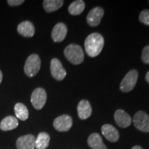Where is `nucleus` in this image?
Listing matches in <instances>:
<instances>
[{"label": "nucleus", "mask_w": 149, "mask_h": 149, "mask_svg": "<svg viewBox=\"0 0 149 149\" xmlns=\"http://www.w3.org/2000/svg\"><path fill=\"white\" fill-rule=\"evenodd\" d=\"M15 114L16 118L22 121H25L29 118V113L27 107L22 103H17L15 104L14 108Z\"/></svg>", "instance_id": "412c9836"}, {"label": "nucleus", "mask_w": 149, "mask_h": 149, "mask_svg": "<svg viewBox=\"0 0 149 149\" xmlns=\"http://www.w3.org/2000/svg\"><path fill=\"white\" fill-rule=\"evenodd\" d=\"M131 149H143V148L140 146H134Z\"/></svg>", "instance_id": "a878e982"}, {"label": "nucleus", "mask_w": 149, "mask_h": 149, "mask_svg": "<svg viewBox=\"0 0 149 149\" xmlns=\"http://www.w3.org/2000/svg\"><path fill=\"white\" fill-rule=\"evenodd\" d=\"M102 133L108 141L116 142L120 138V134L115 126L111 124H104L102 127Z\"/></svg>", "instance_id": "ddd939ff"}, {"label": "nucleus", "mask_w": 149, "mask_h": 149, "mask_svg": "<svg viewBox=\"0 0 149 149\" xmlns=\"http://www.w3.org/2000/svg\"><path fill=\"white\" fill-rule=\"evenodd\" d=\"M7 2L10 6H19L24 2V0H8Z\"/></svg>", "instance_id": "b1692460"}, {"label": "nucleus", "mask_w": 149, "mask_h": 149, "mask_svg": "<svg viewBox=\"0 0 149 149\" xmlns=\"http://www.w3.org/2000/svg\"><path fill=\"white\" fill-rule=\"evenodd\" d=\"M64 2L62 0H44L43 1V6L46 12L51 13L59 10L64 4Z\"/></svg>", "instance_id": "6ab92c4d"}, {"label": "nucleus", "mask_w": 149, "mask_h": 149, "mask_svg": "<svg viewBox=\"0 0 149 149\" xmlns=\"http://www.w3.org/2000/svg\"><path fill=\"white\" fill-rule=\"evenodd\" d=\"M88 144L92 149H107L104 144L103 139L99 133H95L89 135L88 138Z\"/></svg>", "instance_id": "dca6fc26"}, {"label": "nucleus", "mask_w": 149, "mask_h": 149, "mask_svg": "<svg viewBox=\"0 0 149 149\" xmlns=\"http://www.w3.org/2000/svg\"><path fill=\"white\" fill-rule=\"evenodd\" d=\"M104 14V9L101 7H95L91 9L87 15L86 21L89 26L93 27L97 26L101 22Z\"/></svg>", "instance_id": "1a4fd4ad"}, {"label": "nucleus", "mask_w": 149, "mask_h": 149, "mask_svg": "<svg viewBox=\"0 0 149 149\" xmlns=\"http://www.w3.org/2000/svg\"><path fill=\"white\" fill-rule=\"evenodd\" d=\"M141 60L144 64H149V45L146 46L143 48L141 53Z\"/></svg>", "instance_id": "5701e85b"}, {"label": "nucleus", "mask_w": 149, "mask_h": 149, "mask_svg": "<svg viewBox=\"0 0 149 149\" xmlns=\"http://www.w3.org/2000/svg\"><path fill=\"white\" fill-rule=\"evenodd\" d=\"M145 79H146L147 82L149 84V70L147 72V73L146 74V77H145Z\"/></svg>", "instance_id": "393cba45"}, {"label": "nucleus", "mask_w": 149, "mask_h": 149, "mask_svg": "<svg viewBox=\"0 0 149 149\" xmlns=\"http://www.w3.org/2000/svg\"><path fill=\"white\" fill-rule=\"evenodd\" d=\"M31 104L36 110H41L45 106L47 100V94L42 88H37L31 95Z\"/></svg>", "instance_id": "423d86ee"}, {"label": "nucleus", "mask_w": 149, "mask_h": 149, "mask_svg": "<svg viewBox=\"0 0 149 149\" xmlns=\"http://www.w3.org/2000/svg\"><path fill=\"white\" fill-rule=\"evenodd\" d=\"M85 6V2L82 0L74 1L68 6V13L71 15H79L84 10Z\"/></svg>", "instance_id": "aec40b11"}, {"label": "nucleus", "mask_w": 149, "mask_h": 149, "mask_svg": "<svg viewBox=\"0 0 149 149\" xmlns=\"http://www.w3.org/2000/svg\"><path fill=\"white\" fill-rule=\"evenodd\" d=\"M50 140H51V137L47 133L42 132L39 133L35 139V148L46 149L49 145Z\"/></svg>", "instance_id": "a211bd4d"}, {"label": "nucleus", "mask_w": 149, "mask_h": 149, "mask_svg": "<svg viewBox=\"0 0 149 149\" xmlns=\"http://www.w3.org/2000/svg\"><path fill=\"white\" fill-rule=\"evenodd\" d=\"M114 118L118 126L122 128L128 127L132 123V119L130 115L122 109H118L115 112Z\"/></svg>", "instance_id": "9d476101"}, {"label": "nucleus", "mask_w": 149, "mask_h": 149, "mask_svg": "<svg viewBox=\"0 0 149 149\" xmlns=\"http://www.w3.org/2000/svg\"><path fill=\"white\" fill-rule=\"evenodd\" d=\"M64 55L66 58L74 65L81 64L84 59V53L83 49L79 45L70 44L64 49Z\"/></svg>", "instance_id": "f03ea898"}, {"label": "nucleus", "mask_w": 149, "mask_h": 149, "mask_svg": "<svg viewBox=\"0 0 149 149\" xmlns=\"http://www.w3.org/2000/svg\"><path fill=\"white\" fill-rule=\"evenodd\" d=\"M139 73L137 70H130L125 77L123 78L121 81L120 88L122 92L128 93L131 91L135 88L137 79H138Z\"/></svg>", "instance_id": "20e7f679"}, {"label": "nucleus", "mask_w": 149, "mask_h": 149, "mask_svg": "<svg viewBox=\"0 0 149 149\" xmlns=\"http://www.w3.org/2000/svg\"><path fill=\"white\" fill-rule=\"evenodd\" d=\"M78 116L81 120H86L91 116L92 108L88 100H82L79 102L77 106Z\"/></svg>", "instance_id": "4468645a"}, {"label": "nucleus", "mask_w": 149, "mask_h": 149, "mask_svg": "<svg viewBox=\"0 0 149 149\" xmlns=\"http://www.w3.org/2000/svg\"><path fill=\"white\" fill-rule=\"evenodd\" d=\"M104 46V37L98 33H91L86 37L84 42L86 53L91 57H97L100 55Z\"/></svg>", "instance_id": "f257e3e1"}, {"label": "nucleus", "mask_w": 149, "mask_h": 149, "mask_svg": "<svg viewBox=\"0 0 149 149\" xmlns=\"http://www.w3.org/2000/svg\"><path fill=\"white\" fill-rule=\"evenodd\" d=\"M18 120L15 117L8 116L3 118L0 123V128L3 131L13 130L18 126Z\"/></svg>", "instance_id": "f3484780"}, {"label": "nucleus", "mask_w": 149, "mask_h": 149, "mask_svg": "<svg viewBox=\"0 0 149 149\" xmlns=\"http://www.w3.org/2000/svg\"><path fill=\"white\" fill-rule=\"evenodd\" d=\"M51 72L56 80L61 81L66 76V71L61 61L57 58H53L51 61Z\"/></svg>", "instance_id": "6e6552de"}, {"label": "nucleus", "mask_w": 149, "mask_h": 149, "mask_svg": "<svg viewBox=\"0 0 149 149\" xmlns=\"http://www.w3.org/2000/svg\"><path fill=\"white\" fill-rule=\"evenodd\" d=\"M17 32L25 37H32L35 35V26L32 22L29 21L22 22L18 25Z\"/></svg>", "instance_id": "2eb2a0df"}, {"label": "nucleus", "mask_w": 149, "mask_h": 149, "mask_svg": "<svg viewBox=\"0 0 149 149\" xmlns=\"http://www.w3.org/2000/svg\"><path fill=\"white\" fill-rule=\"evenodd\" d=\"M72 126V119L68 115H62L57 117L53 122V126L55 130L59 132L68 131Z\"/></svg>", "instance_id": "0eeeda50"}, {"label": "nucleus", "mask_w": 149, "mask_h": 149, "mask_svg": "<svg viewBox=\"0 0 149 149\" xmlns=\"http://www.w3.org/2000/svg\"><path fill=\"white\" fill-rule=\"evenodd\" d=\"M41 59L37 54H32L28 57L24 65V72L28 77H35L40 71Z\"/></svg>", "instance_id": "7ed1b4c3"}, {"label": "nucleus", "mask_w": 149, "mask_h": 149, "mask_svg": "<svg viewBox=\"0 0 149 149\" xmlns=\"http://www.w3.org/2000/svg\"><path fill=\"white\" fill-rule=\"evenodd\" d=\"M2 79H3V74L1 70H0V84H1V81H2Z\"/></svg>", "instance_id": "bb28decb"}, {"label": "nucleus", "mask_w": 149, "mask_h": 149, "mask_svg": "<svg viewBox=\"0 0 149 149\" xmlns=\"http://www.w3.org/2000/svg\"><path fill=\"white\" fill-rule=\"evenodd\" d=\"M148 3H149V1H148Z\"/></svg>", "instance_id": "cd10ccee"}, {"label": "nucleus", "mask_w": 149, "mask_h": 149, "mask_svg": "<svg viewBox=\"0 0 149 149\" xmlns=\"http://www.w3.org/2000/svg\"><path fill=\"white\" fill-rule=\"evenodd\" d=\"M134 126L137 130L149 133V116L146 112L139 111L135 113L133 120Z\"/></svg>", "instance_id": "39448f33"}, {"label": "nucleus", "mask_w": 149, "mask_h": 149, "mask_svg": "<svg viewBox=\"0 0 149 149\" xmlns=\"http://www.w3.org/2000/svg\"><path fill=\"white\" fill-rule=\"evenodd\" d=\"M139 20L141 23L149 26V10L146 9L141 11V13L139 14Z\"/></svg>", "instance_id": "4be33fe9"}, {"label": "nucleus", "mask_w": 149, "mask_h": 149, "mask_svg": "<svg viewBox=\"0 0 149 149\" xmlns=\"http://www.w3.org/2000/svg\"><path fill=\"white\" fill-rule=\"evenodd\" d=\"M35 136L31 134L22 136L17 140V148L18 149H35Z\"/></svg>", "instance_id": "f8f14e48"}, {"label": "nucleus", "mask_w": 149, "mask_h": 149, "mask_svg": "<svg viewBox=\"0 0 149 149\" xmlns=\"http://www.w3.org/2000/svg\"><path fill=\"white\" fill-rule=\"evenodd\" d=\"M68 29L64 23H57L54 26L51 33V37L55 42H61L66 38Z\"/></svg>", "instance_id": "9b49d317"}]
</instances>
